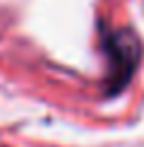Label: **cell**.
Returning <instances> with one entry per match:
<instances>
[{
	"instance_id": "1",
	"label": "cell",
	"mask_w": 144,
	"mask_h": 147,
	"mask_svg": "<svg viewBox=\"0 0 144 147\" xmlns=\"http://www.w3.org/2000/svg\"><path fill=\"white\" fill-rule=\"evenodd\" d=\"M103 53L108 58V92H120L142 58V44L130 29H106Z\"/></svg>"
}]
</instances>
